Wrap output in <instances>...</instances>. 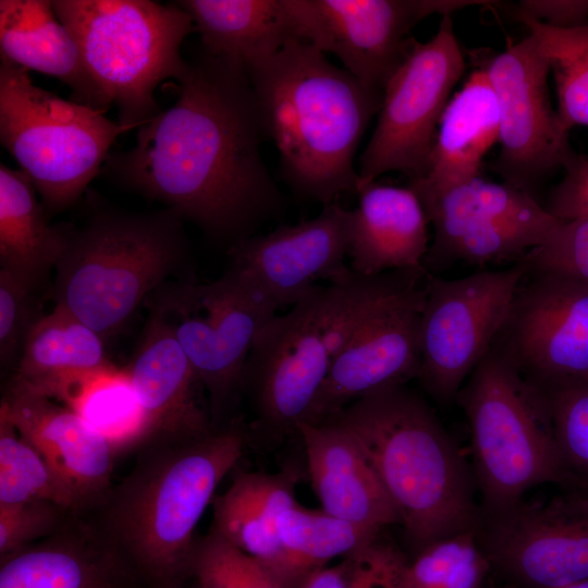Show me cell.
Returning a JSON list of instances; mask_svg holds the SVG:
<instances>
[{
  "instance_id": "f35d334b",
  "label": "cell",
  "mask_w": 588,
  "mask_h": 588,
  "mask_svg": "<svg viewBox=\"0 0 588 588\" xmlns=\"http://www.w3.org/2000/svg\"><path fill=\"white\" fill-rule=\"evenodd\" d=\"M72 514L41 500L0 505V561L51 536Z\"/></svg>"
},
{
  "instance_id": "ee69618b",
  "label": "cell",
  "mask_w": 588,
  "mask_h": 588,
  "mask_svg": "<svg viewBox=\"0 0 588 588\" xmlns=\"http://www.w3.org/2000/svg\"><path fill=\"white\" fill-rule=\"evenodd\" d=\"M295 588H344L343 563L311 572Z\"/></svg>"
},
{
  "instance_id": "5bb4252c",
  "label": "cell",
  "mask_w": 588,
  "mask_h": 588,
  "mask_svg": "<svg viewBox=\"0 0 588 588\" xmlns=\"http://www.w3.org/2000/svg\"><path fill=\"white\" fill-rule=\"evenodd\" d=\"M500 109V151L491 170L504 183L536 197L547 179L577 156L569 130L554 110L548 87L549 61L529 33L482 61Z\"/></svg>"
},
{
  "instance_id": "9c48e42d",
  "label": "cell",
  "mask_w": 588,
  "mask_h": 588,
  "mask_svg": "<svg viewBox=\"0 0 588 588\" xmlns=\"http://www.w3.org/2000/svg\"><path fill=\"white\" fill-rule=\"evenodd\" d=\"M122 133L105 112L35 85L28 70L0 54V143L49 218L83 196Z\"/></svg>"
},
{
  "instance_id": "cb8c5ba5",
  "label": "cell",
  "mask_w": 588,
  "mask_h": 588,
  "mask_svg": "<svg viewBox=\"0 0 588 588\" xmlns=\"http://www.w3.org/2000/svg\"><path fill=\"white\" fill-rule=\"evenodd\" d=\"M0 588H139L89 522L72 514L51 536L0 561Z\"/></svg>"
},
{
  "instance_id": "6da1fadb",
  "label": "cell",
  "mask_w": 588,
  "mask_h": 588,
  "mask_svg": "<svg viewBox=\"0 0 588 588\" xmlns=\"http://www.w3.org/2000/svg\"><path fill=\"white\" fill-rule=\"evenodd\" d=\"M177 83L175 102L137 128L133 147L110 152L100 175L230 249L283 206L253 89L241 62L204 50Z\"/></svg>"
},
{
  "instance_id": "83f0119b",
  "label": "cell",
  "mask_w": 588,
  "mask_h": 588,
  "mask_svg": "<svg viewBox=\"0 0 588 588\" xmlns=\"http://www.w3.org/2000/svg\"><path fill=\"white\" fill-rule=\"evenodd\" d=\"M294 489V475L241 470L211 503L210 529L265 563L284 584V558L277 523L281 513L297 502Z\"/></svg>"
},
{
  "instance_id": "d4e9b609",
  "label": "cell",
  "mask_w": 588,
  "mask_h": 588,
  "mask_svg": "<svg viewBox=\"0 0 588 588\" xmlns=\"http://www.w3.org/2000/svg\"><path fill=\"white\" fill-rule=\"evenodd\" d=\"M499 127L498 98L479 62L444 109L425 175L408 186L422 197L480 176L483 157L498 143Z\"/></svg>"
},
{
  "instance_id": "74e56055",
  "label": "cell",
  "mask_w": 588,
  "mask_h": 588,
  "mask_svg": "<svg viewBox=\"0 0 588 588\" xmlns=\"http://www.w3.org/2000/svg\"><path fill=\"white\" fill-rule=\"evenodd\" d=\"M40 294L8 270L0 268V365L2 371L11 370L12 373L15 371L29 333L45 316L41 306L45 299L40 297Z\"/></svg>"
},
{
  "instance_id": "2e32d148",
  "label": "cell",
  "mask_w": 588,
  "mask_h": 588,
  "mask_svg": "<svg viewBox=\"0 0 588 588\" xmlns=\"http://www.w3.org/2000/svg\"><path fill=\"white\" fill-rule=\"evenodd\" d=\"M493 346L542 389L588 381V282L527 269Z\"/></svg>"
},
{
  "instance_id": "d6a6232c",
  "label": "cell",
  "mask_w": 588,
  "mask_h": 588,
  "mask_svg": "<svg viewBox=\"0 0 588 588\" xmlns=\"http://www.w3.org/2000/svg\"><path fill=\"white\" fill-rule=\"evenodd\" d=\"M517 21L536 37L549 61L562 123L569 131L588 126V24L556 28L530 19Z\"/></svg>"
},
{
  "instance_id": "836d02e7",
  "label": "cell",
  "mask_w": 588,
  "mask_h": 588,
  "mask_svg": "<svg viewBox=\"0 0 588 588\" xmlns=\"http://www.w3.org/2000/svg\"><path fill=\"white\" fill-rule=\"evenodd\" d=\"M66 407L112 439L119 446L126 437L135 448L143 414L124 368L105 370L89 379Z\"/></svg>"
},
{
  "instance_id": "603a6c76",
  "label": "cell",
  "mask_w": 588,
  "mask_h": 588,
  "mask_svg": "<svg viewBox=\"0 0 588 588\" xmlns=\"http://www.w3.org/2000/svg\"><path fill=\"white\" fill-rule=\"evenodd\" d=\"M352 210L350 268L363 275L395 270H424L429 249V220L407 186L376 181L356 186ZM427 270V269H426Z\"/></svg>"
},
{
  "instance_id": "7bdbcfd3",
  "label": "cell",
  "mask_w": 588,
  "mask_h": 588,
  "mask_svg": "<svg viewBox=\"0 0 588 588\" xmlns=\"http://www.w3.org/2000/svg\"><path fill=\"white\" fill-rule=\"evenodd\" d=\"M515 19H530L556 28L588 24V0H522L513 9Z\"/></svg>"
},
{
  "instance_id": "bcb514c9",
  "label": "cell",
  "mask_w": 588,
  "mask_h": 588,
  "mask_svg": "<svg viewBox=\"0 0 588 588\" xmlns=\"http://www.w3.org/2000/svg\"><path fill=\"white\" fill-rule=\"evenodd\" d=\"M186 588H198L196 584L192 580Z\"/></svg>"
},
{
  "instance_id": "52a82bcc",
  "label": "cell",
  "mask_w": 588,
  "mask_h": 588,
  "mask_svg": "<svg viewBox=\"0 0 588 588\" xmlns=\"http://www.w3.org/2000/svg\"><path fill=\"white\" fill-rule=\"evenodd\" d=\"M53 10L75 38L96 84L118 108L125 132L160 111L156 88L179 81L188 68L181 46L193 30L177 2L150 0H54Z\"/></svg>"
},
{
  "instance_id": "7c38bea8",
  "label": "cell",
  "mask_w": 588,
  "mask_h": 588,
  "mask_svg": "<svg viewBox=\"0 0 588 588\" xmlns=\"http://www.w3.org/2000/svg\"><path fill=\"white\" fill-rule=\"evenodd\" d=\"M526 271L518 261L452 280L430 275L420 321L418 379L438 402L456 400L492 347Z\"/></svg>"
},
{
  "instance_id": "ab89813d",
  "label": "cell",
  "mask_w": 588,
  "mask_h": 588,
  "mask_svg": "<svg viewBox=\"0 0 588 588\" xmlns=\"http://www.w3.org/2000/svg\"><path fill=\"white\" fill-rule=\"evenodd\" d=\"M344 588H407L409 562L381 534L343 558Z\"/></svg>"
},
{
  "instance_id": "8992f818",
  "label": "cell",
  "mask_w": 588,
  "mask_h": 588,
  "mask_svg": "<svg viewBox=\"0 0 588 588\" xmlns=\"http://www.w3.org/2000/svg\"><path fill=\"white\" fill-rule=\"evenodd\" d=\"M408 273L395 270L363 275L350 269L328 285H316L291 310L267 322L254 342L241 381L256 430L273 438L296 432L334 358Z\"/></svg>"
},
{
  "instance_id": "4dcf8cb0",
  "label": "cell",
  "mask_w": 588,
  "mask_h": 588,
  "mask_svg": "<svg viewBox=\"0 0 588 588\" xmlns=\"http://www.w3.org/2000/svg\"><path fill=\"white\" fill-rule=\"evenodd\" d=\"M277 530L287 588H295L304 577L327 566L332 559L345 558L380 535L322 509L304 507L298 502L281 513Z\"/></svg>"
},
{
  "instance_id": "1f68e13d",
  "label": "cell",
  "mask_w": 588,
  "mask_h": 588,
  "mask_svg": "<svg viewBox=\"0 0 588 588\" xmlns=\"http://www.w3.org/2000/svg\"><path fill=\"white\" fill-rule=\"evenodd\" d=\"M38 500L82 514L72 488L0 413V505Z\"/></svg>"
},
{
  "instance_id": "e575fe53",
  "label": "cell",
  "mask_w": 588,
  "mask_h": 588,
  "mask_svg": "<svg viewBox=\"0 0 588 588\" xmlns=\"http://www.w3.org/2000/svg\"><path fill=\"white\" fill-rule=\"evenodd\" d=\"M490 563L475 530L429 544L409 562L407 588H480Z\"/></svg>"
},
{
  "instance_id": "ba28073f",
  "label": "cell",
  "mask_w": 588,
  "mask_h": 588,
  "mask_svg": "<svg viewBox=\"0 0 588 588\" xmlns=\"http://www.w3.org/2000/svg\"><path fill=\"white\" fill-rule=\"evenodd\" d=\"M470 429L474 473L483 512L506 509L532 487L563 485L550 403L495 347L457 393Z\"/></svg>"
},
{
  "instance_id": "8fae6325",
  "label": "cell",
  "mask_w": 588,
  "mask_h": 588,
  "mask_svg": "<svg viewBox=\"0 0 588 588\" xmlns=\"http://www.w3.org/2000/svg\"><path fill=\"white\" fill-rule=\"evenodd\" d=\"M464 71L452 16L443 15L430 40H413L388 81L376 127L359 159L356 186L391 171L406 174L408 182L425 175L441 117Z\"/></svg>"
},
{
  "instance_id": "e0dca14e",
  "label": "cell",
  "mask_w": 588,
  "mask_h": 588,
  "mask_svg": "<svg viewBox=\"0 0 588 588\" xmlns=\"http://www.w3.org/2000/svg\"><path fill=\"white\" fill-rule=\"evenodd\" d=\"M475 536L490 565L526 587L588 579V494L581 491L480 510Z\"/></svg>"
},
{
  "instance_id": "44dd1931",
  "label": "cell",
  "mask_w": 588,
  "mask_h": 588,
  "mask_svg": "<svg viewBox=\"0 0 588 588\" xmlns=\"http://www.w3.org/2000/svg\"><path fill=\"white\" fill-rule=\"evenodd\" d=\"M125 371L143 414L135 449L154 441H183L210 433L204 388L184 350L156 316L148 314Z\"/></svg>"
},
{
  "instance_id": "f1b7e54d",
  "label": "cell",
  "mask_w": 588,
  "mask_h": 588,
  "mask_svg": "<svg viewBox=\"0 0 588 588\" xmlns=\"http://www.w3.org/2000/svg\"><path fill=\"white\" fill-rule=\"evenodd\" d=\"M30 179L0 163V268L45 295L63 253L66 224H50Z\"/></svg>"
},
{
  "instance_id": "4fadbf2b",
  "label": "cell",
  "mask_w": 588,
  "mask_h": 588,
  "mask_svg": "<svg viewBox=\"0 0 588 588\" xmlns=\"http://www.w3.org/2000/svg\"><path fill=\"white\" fill-rule=\"evenodd\" d=\"M433 228L424 267L432 274L456 262H518L560 222L537 198L477 176L418 197Z\"/></svg>"
},
{
  "instance_id": "4316f807",
  "label": "cell",
  "mask_w": 588,
  "mask_h": 588,
  "mask_svg": "<svg viewBox=\"0 0 588 588\" xmlns=\"http://www.w3.org/2000/svg\"><path fill=\"white\" fill-rule=\"evenodd\" d=\"M113 366L106 340L70 311L54 306L29 333L10 381L66 404L90 378Z\"/></svg>"
},
{
  "instance_id": "ac0fdd59",
  "label": "cell",
  "mask_w": 588,
  "mask_h": 588,
  "mask_svg": "<svg viewBox=\"0 0 588 588\" xmlns=\"http://www.w3.org/2000/svg\"><path fill=\"white\" fill-rule=\"evenodd\" d=\"M430 275L412 271L379 303L334 358L305 421L323 422L365 395L418 378Z\"/></svg>"
},
{
  "instance_id": "484cf974",
  "label": "cell",
  "mask_w": 588,
  "mask_h": 588,
  "mask_svg": "<svg viewBox=\"0 0 588 588\" xmlns=\"http://www.w3.org/2000/svg\"><path fill=\"white\" fill-rule=\"evenodd\" d=\"M0 54L26 70L56 77L70 87L75 102L102 112L112 103L88 72L52 1L0 0Z\"/></svg>"
},
{
  "instance_id": "7a4b0ae2",
  "label": "cell",
  "mask_w": 588,
  "mask_h": 588,
  "mask_svg": "<svg viewBox=\"0 0 588 588\" xmlns=\"http://www.w3.org/2000/svg\"><path fill=\"white\" fill-rule=\"evenodd\" d=\"M245 440L233 419L196 439L140 444L123 479L81 514L139 588H186L192 581L197 524L242 457Z\"/></svg>"
},
{
  "instance_id": "3957f363",
  "label": "cell",
  "mask_w": 588,
  "mask_h": 588,
  "mask_svg": "<svg viewBox=\"0 0 588 588\" xmlns=\"http://www.w3.org/2000/svg\"><path fill=\"white\" fill-rule=\"evenodd\" d=\"M247 73L266 138L285 182L322 205L355 192L354 156L383 91L366 87L315 47L291 40Z\"/></svg>"
},
{
  "instance_id": "30bf717a",
  "label": "cell",
  "mask_w": 588,
  "mask_h": 588,
  "mask_svg": "<svg viewBox=\"0 0 588 588\" xmlns=\"http://www.w3.org/2000/svg\"><path fill=\"white\" fill-rule=\"evenodd\" d=\"M173 333L204 389L213 429L229 425L254 342L277 306L243 272L229 266L209 283L169 280L144 302Z\"/></svg>"
},
{
  "instance_id": "277c9868",
  "label": "cell",
  "mask_w": 588,
  "mask_h": 588,
  "mask_svg": "<svg viewBox=\"0 0 588 588\" xmlns=\"http://www.w3.org/2000/svg\"><path fill=\"white\" fill-rule=\"evenodd\" d=\"M326 421L355 438L418 552L475 530L480 507L468 467L432 409L404 384L365 395Z\"/></svg>"
},
{
  "instance_id": "ffe728a7",
  "label": "cell",
  "mask_w": 588,
  "mask_h": 588,
  "mask_svg": "<svg viewBox=\"0 0 588 588\" xmlns=\"http://www.w3.org/2000/svg\"><path fill=\"white\" fill-rule=\"evenodd\" d=\"M3 414L52 468L82 504V514L107 495L120 446L79 414L20 384L7 383L0 404Z\"/></svg>"
},
{
  "instance_id": "7402d4cb",
  "label": "cell",
  "mask_w": 588,
  "mask_h": 588,
  "mask_svg": "<svg viewBox=\"0 0 588 588\" xmlns=\"http://www.w3.org/2000/svg\"><path fill=\"white\" fill-rule=\"evenodd\" d=\"M308 473L321 509L375 534L397 512L355 438L333 421H302Z\"/></svg>"
},
{
  "instance_id": "b9f144b4",
  "label": "cell",
  "mask_w": 588,
  "mask_h": 588,
  "mask_svg": "<svg viewBox=\"0 0 588 588\" xmlns=\"http://www.w3.org/2000/svg\"><path fill=\"white\" fill-rule=\"evenodd\" d=\"M563 172L544 208L561 222L588 220V157L577 155Z\"/></svg>"
},
{
  "instance_id": "5b68a950",
  "label": "cell",
  "mask_w": 588,
  "mask_h": 588,
  "mask_svg": "<svg viewBox=\"0 0 588 588\" xmlns=\"http://www.w3.org/2000/svg\"><path fill=\"white\" fill-rule=\"evenodd\" d=\"M89 200L84 222L66 224L65 246L45 299L107 341L159 285L198 280L176 211L134 212Z\"/></svg>"
},
{
  "instance_id": "f6af8a7d",
  "label": "cell",
  "mask_w": 588,
  "mask_h": 588,
  "mask_svg": "<svg viewBox=\"0 0 588 588\" xmlns=\"http://www.w3.org/2000/svg\"><path fill=\"white\" fill-rule=\"evenodd\" d=\"M558 588H588V579L578 583L569 584Z\"/></svg>"
},
{
  "instance_id": "7dc6e473",
  "label": "cell",
  "mask_w": 588,
  "mask_h": 588,
  "mask_svg": "<svg viewBox=\"0 0 588 588\" xmlns=\"http://www.w3.org/2000/svg\"><path fill=\"white\" fill-rule=\"evenodd\" d=\"M502 588H515V587H513V586H506V587H502Z\"/></svg>"
},
{
  "instance_id": "d590c367",
  "label": "cell",
  "mask_w": 588,
  "mask_h": 588,
  "mask_svg": "<svg viewBox=\"0 0 588 588\" xmlns=\"http://www.w3.org/2000/svg\"><path fill=\"white\" fill-rule=\"evenodd\" d=\"M191 569L198 588H287L269 566L211 529L197 538Z\"/></svg>"
},
{
  "instance_id": "60d3db41",
  "label": "cell",
  "mask_w": 588,
  "mask_h": 588,
  "mask_svg": "<svg viewBox=\"0 0 588 588\" xmlns=\"http://www.w3.org/2000/svg\"><path fill=\"white\" fill-rule=\"evenodd\" d=\"M519 261L527 269L558 271L588 282V220L560 221Z\"/></svg>"
},
{
  "instance_id": "f546056e",
  "label": "cell",
  "mask_w": 588,
  "mask_h": 588,
  "mask_svg": "<svg viewBox=\"0 0 588 588\" xmlns=\"http://www.w3.org/2000/svg\"><path fill=\"white\" fill-rule=\"evenodd\" d=\"M203 50L244 65L297 40L285 0H181Z\"/></svg>"
},
{
  "instance_id": "d6986e66",
  "label": "cell",
  "mask_w": 588,
  "mask_h": 588,
  "mask_svg": "<svg viewBox=\"0 0 588 588\" xmlns=\"http://www.w3.org/2000/svg\"><path fill=\"white\" fill-rule=\"evenodd\" d=\"M352 210L334 203L320 213L270 233L253 235L230 249V266L249 278L278 309L294 306L319 280L332 282L351 268Z\"/></svg>"
},
{
  "instance_id": "9a60e30c",
  "label": "cell",
  "mask_w": 588,
  "mask_h": 588,
  "mask_svg": "<svg viewBox=\"0 0 588 588\" xmlns=\"http://www.w3.org/2000/svg\"><path fill=\"white\" fill-rule=\"evenodd\" d=\"M480 0H285L294 34L332 53L366 87L383 91L406 57L412 29L432 14L452 15Z\"/></svg>"
},
{
  "instance_id": "8d00e7d4",
  "label": "cell",
  "mask_w": 588,
  "mask_h": 588,
  "mask_svg": "<svg viewBox=\"0 0 588 588\" xmlns=\"http://www.w3.org/2000/svg\"><path fill=\"white\" fill-rule=\"evenodd\" d=\"M543 390L561 454L563 486L588 494V381Z\"/></svg>"
}]
</instances>
